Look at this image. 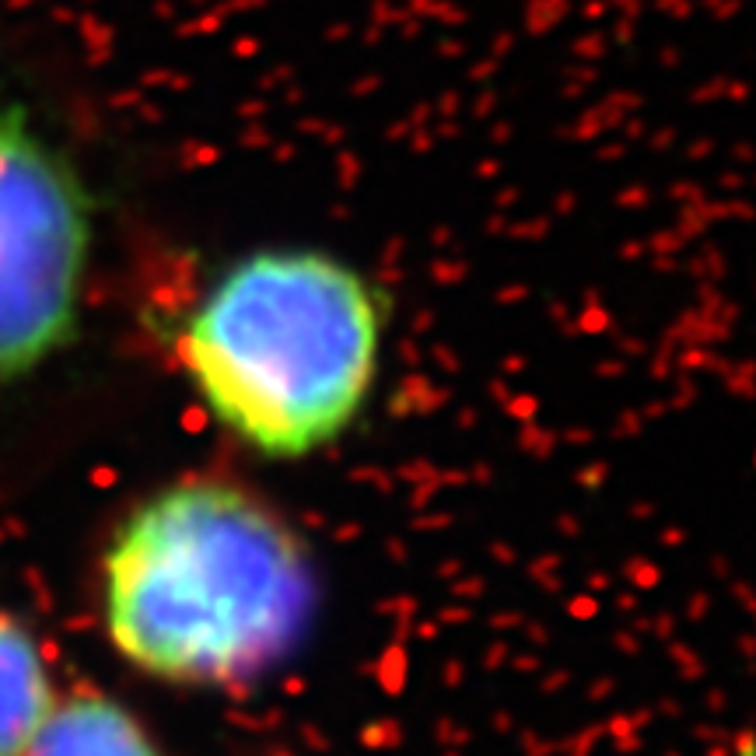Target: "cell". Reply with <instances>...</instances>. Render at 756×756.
Listing matches in <instances>:
<instances>
[{"instance_id": "6da1fadb", "label": "cell", "mask_w": 756, "mask_h": 756, "mask_svg": "<svg viewBox=\"0 0 756 756\" xmlns=\"http://www.w3.org/2000/svg\"><path fill=\"white\" fill-rule=\"evenodd\" d=\"M109 634L175 683H239L294 651L315 609L301 543L263 504L186 483L137 511L105 560Z\"/></svg>"}, {"instance_id": "7a4b0ae2", "label": "cell", "mask_w": 756, "mask_h": 756, "mask_svg": "<svg viewBox=\"0 0 756 756\" xmlns=\"http://www.w3.org/2000/svg\"><path fill=\"white\" fill-rule=\"evenodd\" d=\"M210 410L270 456H298L347 427L378 361V305L343 259L266 249L235 263L182 333Z\"/></svg>"}, {"instance_id": "3957f363", "label": "cell", "mask_w": 756, "mask_h": 756, "mask_svg": "<svg viewBox=\"0 0 756 756\" xmlns=\"http://www.w3.org/2000/svg\"><path fill=\"white\" fill-rule=\"evenodd\" d=\"M88 235L74 168L21 109L0 105V382L36 368L67 340Z\"/></svg>"}, {"instance_id": "277c9868", "label": "cell", "mask_w": 756, "mask_h": 756, "mask_svg": "<svg viewBox=\"0 0 756 756\" xmlns=\"http://www.w3.org/2000/svg\"><path fill=\"white\" fill-rule=\"evenodd\" d=\"M53 704L36 641L0 613V756L29 753Z\"/></svg>"}, {"instance_id": "5b68a950", "label": "cell", "mask_w": 756, "mask_h": 756, "mask_svg": "<svg viewBox=\"0 0 756 756\" xmlns=\"http://www.w3.org/2000/svg\"><path fill=\"white\" fill-rule=\"evenodd\" d=\"M25 756H158L140 725L105 697L53 704Z\"/></svg>"}, {"instance_id": "8992f818", "label": "cell", "mask_w": 756, "mask_h": 756, "mask_svg": "<svg viewBox=\"0 0 756 756\" xmlns=\"http://www.w3.org/2000/svg\"><path fill=\"white\" fill-rule=\"evenodd\" d=\"M630 575H637V585H644V588H651L655 582H659V571L651 567V564H630Z\"/></svg>"}, {"instance_id": "52a82bcc", "label": "cell", "mask_w": 756, "mask_h": 756, "mask_svg": "<svg viewBox=\"0 0 756 756\" xmlns=\"http://www.w3.org/2000/svg\"><path fill=\"white\" fill-rule=\"evenodd\" d=\"M571 609H575V613H578V620H588V617H592V613H595V602H592V599H582V602H575V606H571Z\"/></svg>"}, {"instance_id": "ba28073f", "label": "cell", "mask_w": 756, "mask_h": 756, "mask_svg": "<svg viewBox=\"0 0 756 756\" xmlns=\"http://www.w3.org/2000/svg\"><path fill=\"white\" fill-rule=\"evenodd\" d=\"M456 592H459V595H480V592H483V582H466V585H459Z\"/></svg>"}]
</instances>
